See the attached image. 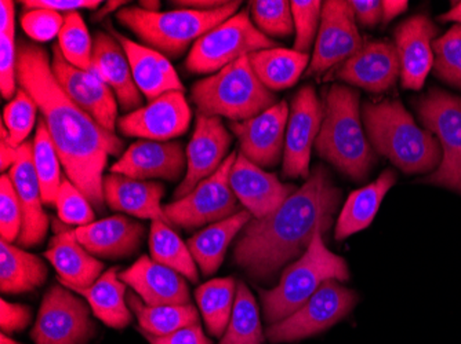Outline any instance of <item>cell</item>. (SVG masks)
<instances>
[{
  "label": "cell",
  "instance_id": "obj_1",
  "mask_svg": "<svg viewBox=\"0 0 461 344\" xmlns=\"http://www.w3.org/2000/svg\"><path fill=\"white\" fill-rule=\"evenodd\" d=\"M17 82L38 105L68 180L97 209H103V172L123 141L97 123L67 95L51 71L48 51L21 41Z\"/></svg>",
  "mask_w": 461,
  "mask_h": 344
},
{
  "label": "cell",
  "instance_id": "obj_2",
  "mask_svg": "<svg viewBox=\"0 0 461 344\" xmlns=\"http://www.w3.org/2000/svg\"><path fill=\"white\" fill-rule=\"evenodd\" d=\"M340 200L341 190L328 171L315 168L276 212L246 225L235 247V262L253 278L268 281L282 266L304 255L313 235L330 229Z\"/></svg>",
  "mask_w": 461,
  "mask_h": 344
},
{
  "label": "cell",
  "instance_id": "obj_3",
  "mask_svg": "<svg viewBox=\"0 0 461 344\" xmlns=\"http://www.w3.org/2000/svg\"><path fill=\"white\" fill-rule=\"evenodd\" d=\"M364 120L375 149L406 174H426L441 164L437 137L417 126L400 101L366 103Z\"/></svg>",
  "mask_w": 461,
  "mask_h": 344
},
{
  "label": "cell",
  "instance_id": "obj_4",
  "mask_svg": "<svg viewBox=\"0 0 461 344\" xmlns=\"http://www.w3.org/2000/svg\"><path fill=\"white\" fill-rule=\"evenodd\" d=\"M317 150L347 177L364 181L375 163V154L362 130L359 93L334 84L326 94L323 121Z\"/></svg>",
  "mask_w": 461,
  "mask_h": 344
},
{
  "label": "cell",
  "instance_id": "obj_5",
  "mask_svg": "<svg viewBox=\"0 0 461 344\" xmlns=\"http://www.w3.org/2000/svg\"><path fill=\"white\" fill-rule=\"evenodd\" d=\"M240 2H228L214 10L177 9L167 13H149L140 7H124L116 18L159 53L177 58L199 38L234 17Z\"/></svg>",
  "mask_w": 461,
  "mask_h": 344
},
{
  "label": "cell",
  "instance_id": "obj_6",
  "mask_svg": "<svg viewBox=\"0 0 461 344\" xmlns=\"http://www.w3.org/2000/svg\"><path fill=\"white\" fill-rule=\"evenodd\" d=\"M191 98L198 106L199 115L224 116L234 121L256 118L276 103V95L260 82L249 56L196 82Z\"/></svg>",
  "mask_w": 461,
  "mask_h": 344
},
{
  "label": "cell",
  "instance_id": "obj_7",
  "mask_svg": "<svg viewBox=\"0 0 461 344\" xmlns=\"http://www.w3.org/2000/svg\"><path fill=\"white\" fill-rule=\"evenodd\" d=\"M322 234L313 235L304 255L284 271L276 288L260 291L264 317L269 324H276L299 310L329 279L349 278L346 260L326 248Z\"/></svg>",
  "mask_w": 461,
  "mask_h": 344
},
{
  "label": "cell",
  "instance_id": "obj_8",
  "mask_svg": "<svg viewBox=\"0 0 461 344\" xmlns=\"http://www.w3.org/2000/svg\"><path fill=\"white\" fill-rule=\"evenodd\" d=\"M274 48L276 41L253 25L248 12H240L199 38L185 66L193 74H213L242 57Z\"/></svg>",
  "mask_w": 461,
  "mask_h": 344
},
{
  "label": "cell",
  "instance_id": "obj_9",
  "mask_svg": "<svg viewBox=\"0 0 461 344\" xmlns=\"http://www.w3.org/2000/svg\"><path fill=\"white\" fill-rule=\"evenodd\" d=\"M417 110L427 130L437 136L442 147L439 167L424 182L444 186L461 195V97L432 89Z\"/></svg>",
  "mask_w": 461,
  "mask_h": 344
},
{
  "label": "cell",
  "instance_id": "obj_10",
  "mask_svg": "<svg viewBox=\"0 0 461 344\" xmlns=\"http://www.w3.org/2000/svg\"><path fill=\"white\" fill-rule=\"evenodd\" d=\"M237 156V152H232L221 167L212 177L202 181L190 195L163 207L170 225L195 229L203 225L224 221L240 212L237 196L230 183V170Z\"/></svg>",
  "mask_w": 461,
  "mask_h": 344
},
{
  "label": "cell",
  "instance_id": "obj_11",
  "mask_svg": "<svg viewBox=\"0 0 461 344\" xmlns=\"http://www.w3.org/2000/svg\"><path fill=\"white\" fill-rule=\"evenodd\" d=\"M357 300L355 292L329 279L299 310L269 325L267 336L272 343H284L317 335L343 320L354 309Z\"/></svg>",
  "mask_w": 461,
  "mask_h": 344
},
{
  "label": "cell",
  "instance_id": "obj_12",
  "mask_svg": "<svg viewBox=\"0 0 461 344\" xmlns=\"http://www.w3.org/2000/svg\"><path fill=\"white\" fill-rule=\"evenodd\" d=\"M95 332L89 306L67 287L54 286L41 300L31 339L35 344H85Z\"/></svg>",
  "mask_w": 461,
  "mask_h": 344
},
{
  "label": "cell",
  "instance_id": "obj_13",
  "mask_svg": "<svg viewBox=\"0 0 461 344\" xmlns=\"http://www.w3.org/2000/svg\"><path fill=\"white\" fill-rule=\"evenodd\" d=\"M362 46L351 4L344 0L325 2L317 46L307 69L308 76H318L344 59L347 61Z\"/></svg>",
  "mask_w": 461,
  "mask_h": 344
},
{
  "label": "cell",
  "instance_id": "obj_14",
  "mask_svg": "<svg viewBox=\"0 0 461 344\" xmlns=\"http://www.w3.org/2000/svg\"><path fill=\"white\" fill-rule=\"evenodd\" d=\"M323 106L315 90L304 85L293 98L285 137L284 174L289 178H307L310 174L311 149L320 136Z\"/></svg>",
  "mask_w": 461,
  "mask_h": 344
},
{
  "label": "cell",
  "instance_id": "obj_15",
  "mask_svg": "<svg viewBox=\"0 0 461 344\" xmlns=\"http://www.w3.org/2000/svg\"><path fill=\"white\" fill-rule=\"evenodd\" d=\"M190 121V105L183 93L169 92L119 119L118 126L123 136L165 142L183 136Z\"/></svg>",
  "mask_w": 461,
  "mask_h": 344
},
{
  "label": "cell",
  "instance_id": "obj_16",
  "mask_svg": "<svg viewBox=\"0 0 461 344\" xmlns=\"http://www.w3.org/2000/svg\"><path fill=\"white\" fill-rule=\"evenodd\" d=\"M51 71L57 82L69 98L92 116L108 131H115L118 105L110 85L93 76L90 72L71 66L62 56L59 46H54Z\"/></svg>",
  "mask_w": 461,
  "mask_h": 344
},
{
  "label": "cell",
  "instance_id": "obj_17",
  "mask_svg": "<svg viewBox=\"0 0 461 344\" xmlns=\"http://www.w3.org/2000/svg\"><path fill=\"white\" fill-rule=\"evenodd\" d=\"M230 138L221 119L198 115L195 131L186 147V174L175 193L176 200L185 198L225 162Z\"/></svg>",
  "mask_w": 461,
  "mask_h": 344
},
{
  "label": "cell",
  "instance_id": "obj_18",
  "mask_svg": "<svg viewBox=\"0 0 461 344\" xmlns=\"http://www.w3.org/2000/svg\"><path fill=\"white\" fill-rule=\"evenodd\" d=\"M289 108L285 101L276 103L256 118L232 121L230 130L240 139L246 159L258 167L276 165L284 154Z\"/></svg>",
  "mask_w": 461,
  "mask_h": 344
},
{
  "label": "cell",
  "instance_id": "obj_19",
  "mask_svg": "<svg viewBox=\"0 0 461 344\" xmlns=\"http://www.w3.org/2000/svg\"><path fill=\"white\" fill-rule=\"evenodd\" d=\"M9 175L23 211V227L18 235V245L24 248L36 247L45 239L49 218L41 207L43 200L41 185L33 165V142H24L18 147L17 162L10 168Z\"/></svg>",
  "mask_w": 461,
  "mask_h": 344
},
{
  "label": "cell",
  "instance_id": "obj_20",
  "mask_svg": "<svg viewBox=\"0 0 461 344\" xmlns=\"http://www.w3.org/2000/svg\"><path fill=\"white\" fill-rule=\"evenodd\" d=\"M230 183L238 200L255 219L276 212L297 190L293 185H284L276 174L261 170L242 154H238L230 170Z\"/></svg>",
  "mask_w": 461,
  "mask_h": 344
},
{
  "label": "cell",
  "instance_id": "obj_21",
  "mask_svg": "<svg viewBox=\"0 0 461 344\" xmlns=\"http://www.w3.org/2000/svg\"><path fill=\"white\" fill-rule=\"evenodd\" d=\"M185 162V152L178 142L139 141L122 154L111 172L140 181H178Z\"/></svg>",
  "mask_w": 461,
  "mask_h": 344
},
{
  "label": "cell",
  "instance_id": "obj_22",
  "mask_svg": "<svg viewBox=\"0 0 461 344\" xmlns=\"http://www.w3.org/2000/svg\"><path fill=\"white\" fill-rule=\"evenodd\" d=\"M438 28L426 15H414L395 31L396 51L400 57L401 79L409 90H420L434 66L432 41Z\"/></svg>",
  "mask_w": 461,
  "mask_h": 344
},
{
  "label": "cell",
  "instance_id": "obj_23",
  "mask_svg": "<svg viewBox=\"0 0 461 344\" xmlns=\"http://www.w3.org/2000/svg\"><path fill=\"white\" fill-rule=\"evenodd\" d=\"M119 278L136 291L147 306H181L190 304V289L185 279L173 269L141 256Z\"/></svg>",
  "mask_w": 461,
  "mask_h": 344
},
{
  "label": "cell",
  "instance_id": "obj_24",
  "mask_svg": "<svg viewBox=\"0 0 461 344\" xmlns=\"http://www.w3.org/2000/svg\"><path fill=\"white\" fill-rule=\"evenodd\" d=\"M400 74V57L395 46L388 41H370L344 62L336 76L380 94L395 84Z\"/></svg>",
  "mask_w": 461,
  "mask_h": 344
},
{
  "label": "cell",
  "instance_id": "obj_25",
  "mask_svg": "<svg viewBox=\"0 0 461 344\" xmlns=\"http://www.w3.org/2000/svg\"><path fill=\"white\" fill-rule=\"evenodd\" d=\"M87 72L110 85L115 92L122 110L134 112L141 108V92L134 82L128 57L113 36L104 32H97L95 36L92 66Z\"/></svg>",
  "mask_w": 461,
  "mask_h": 344
},
{
  "label": "cell",
  "instance_id": "obj_26",
  "mask_svg": "<svg viewBox=\"0 0 461 344\" xmlns=\"http://www.w3.org/2000/svg\"><path fill=\"white\" fill-rule=\"evenodd\" d=\"M56 222V235L50 240L45 258L56 269L59 283L67 288H87L100 278L103 262L80 244L74 229Z\"/></svg>",
  "mask_w": 461,
  "mask_h": 344
},
{
  "label": "cell",
  "instance_id": "obj_27",
  "mask_svg": "<svg viewBox=\"0 0 461 344\" xmlns=\"http://www.w3.org/2000/svg\"><path fill=\"white\" fill-rule=\"evenodd\" d=\"M80 244L93 256L104 260H122L139 250L145 234L144 225L123 215L93 222L75 229Z\"/></svg>",
  "mask_w": 461,
  "mask_h": 344
},
{
  "label": "cell",
  "instance_id": "obj_28",
  "mask_svg": "<svg viewBox=\"0 0 461 344\" xmlns=\"http://www.w3.org/2000/svg\"><path fill=\"white\" fill-rule=\"evenodd\" d=\"M113 35L128 57L134 82L147 100L154 101L169 92L184 93L177 72L162 53L144 48L126 36L119 35L115 31H113Z\"/></svg>",
  "mask_w": 461,
  "mask_h": 344
},
{
  "label": "cell",
  "instance_id": "obj_29",
  "mask_svg": "<svg viewBox=\"0 0 461 344\" xmlns=\"http://www.w3.org/2000/svg\"><path fill=\"white\" fill-rule=\"evenodd\" d=\"M103 189L105 203L113 211L170 225L160 206V200L165 195V188L160 183L111 174L104 177Z\"/></svg>",
  "mask_w": 461,
  "mask_h": 344
},
{
  "label": "cell",
  "instance_id": "obj_30",
  "mask_svg": "<svg viewBox=\"0 0 461 344\" xmlns=\"http://www.w3.org/2000/svg\"><path fill=\"white\" fill-rule=\"evenodd\" d=\"M251 214L245 211L237 212L224 221L216 222L188 242V248L193 253L194 260L198 263L203 276L216 273L224 260L228 245L234 240L240 230L245 229L250 222Z\"/></svg>",
  "mask_w": 461,
  "mask_h": 344
},
{
  "label": "cell",
  "instance_id": "obj_31",
  "mask_svg": "<svg viewBox=\"0 0 461 344\" xmlns=\"http://www.w3.org/2000/svg\"><path fill=\"white\" fill-rule=\"evenodd\" d=\"M395 181L393 171H384L375 182L351 193L341 209L336 226V239L344 240L366 229Z\"/></svg>",
  "mask_w": 461,
  "mask_h": 344
},
{
  "label": "cell",
  "instance_id": "obj_32",
  "mask_svg": "<svg viewBox=\"0 0 461 344\" xmlns=\"http://www.w3.org/2000/svg\"><path fill=\"white\" fill-rule=\"evenodd\" d=\"M87 300L93 314L108 327L122 330L131 322V313L126 304V287L119 278L118 268L105 271L87 288H69Z\"/></svg>",
  "mask_w": 461,
  "mask_h": 344
},
{
  "label": "cell",
  "instance_id": "obj_33",
  "mask_svg": "<svg viewBox=\"0 0 461 344\" xmlns=\"http://www.w3.org/2000/svg\"><path fill=\"white\" fill-rule=\"evenodd\" d=\"M48 278V268L39 256L25 252L10 243H0V289L4 294H23L41 287Z\"/></svg>",
  "mask_w": 461,
  "mask_h": 344
},
{
  "label": "cell",
  "instance_id": "obj_34",
  "mask_svg": "<svg viewBox=\"0 0 461 344\" xmlns=\"http://www.w3.org/2000/svg\"><path fill=\"white\" fill-rule=\"evenodd\" d=\"M308 54L287 49H268L249 56L251 68L267 89H289L308 66Z\"/></svg>",
  "mask_w": 461,
  "mask_h": 344
},
{
  "label": "cell",
  "instance_id": "obj_35",
  "mask_svg": "<svg viewBox=\"0 0 461 344\" xmlns=\"http://www.w3.org/2000/svg\"><path fill=\"white\" fill-rule=\"evenodd\" d=\"M195 296L211 335L217 338L224 335L237 296V284L234 278L227 277L212 279L196 289Z\"/></svg>",
  "mask_w": 461,
  "mask_h": 344
},
{
  "label": "cell",
  "instance_id": "obj_36",
  "mask_svg": "<svg viewBox=\"0 0 461 344\" xmlns=\"http://www.w3.org/2000/svg\"><path fill=\"white\" fill-rule=\"evenodd\" d=\"M129 307L136 314L140 328L151 335L163 336L199 324V313L193 304L147 306L134 294L128 296Z\"/></svg>",
  "mask_w": 461,
  "mask_h": 344
},
{
  "label": "cell",
  "instance_id": "obj_37",
  "mask_svg": "<svg viewBox=\"0 0 461 344\" xmlns=\"http://www.w3.org/2000/svg\"><path fill=\"white\" fill-rule=\"evenodd\" d=\"M149 251L155 262L173 269L193 283L198 281V269L193 253L188 245L184 244L183 240L170 229L169 224L152 221Z\"/></svg>",
  "mask_w": 461,
  "mask_h": 344
},
{
  "label": "cell",
  "instance_id": "obj_38",
  "mask_svg": "<svg viewBox=\"0 0 461 344\" xmlns=\"http://www.w3.org/2000/svg\"><path fill=\"white\" fill-rule=\"evenodd\" d=\"M263 341L258 302L246 284L240 283L230 325L220 344H263Z\"/></svg>",
  "mask_w": 461,
  "mask_h": 344
},
{
  "label": "cell",
  "instance_id": "obj_39",
  "mask_svg": "<svg viewBox=\"0 0 461 344\" xmlns=\"http://www.w3.org/2000/svg\"><path fill=\"white\" fill-rule=\"evenodd\" d=\"M59 163L61 162L51 141L48 126L43 118H41L33 138V165L41 185V200L46 206L56 204L57 193L62 182Z\"/></svg>",
  "mask_w": 461,
  "mask_h": 344
},
{
  "label": "cell",
  "instance_id": "obj_40",
  "mask_svg": "<svg viewBox=\"0 0 461 344\" xmlns=\"http://www.w3.org/2000/svg\"><path fill=\"white\" fill-rule=\"evenodd\" d=\"M59 48L71 66L83 71L92 66L93 40L79 13H68L59 35Z\"/></svg>",
  "mask_w": 461,
  "mask_h": 344
},
{
  "label": "cell",
  "instance_id": "obj_41",
  "mask_svg": "<svg viewBox=\"0 0 461 344\" xmlns=\"http://www.w3.org/2000/svg\"><path fill=\"white\" fill-rule=\"evenodd\" d=\"M435 75L461 89V25L456 24L432 41Z\"/></svg>",
  "mask_w": 461,
  "mask_h": 344
},
{
  "label": "cell",
  "instance_id": "obj_42",
  "mask_svg": "<svg viewBox=\"0 0 461 344\" xmlns=\"http://www.w3.org/2000/svg\"><path fill=\"white\" fill-rule=\"evenodd\" d=\"M38 105L25 90H18L15 97L7 103L4 112V124L9 131V144L20 147L35 126Z\"/></svg>",
  "mask_w": 461,
  "mask_h": 344
},
{
  "label": "cell",
  "instance_id": "obj_43",
  "mask_svg": "<svg viewBox=\"0 0 461 344\" xmlns=\"http://www.w3.org/2000/svg\"><path fill=\"white\" fill-rule=\"evenodd\" d=\"M251 12L256 24L267 36L287 38L292 35L293 15L290 2L286 0H256L251 2Z\"/></svg>",
  "mask_w": 461,
  "mask_h": 344
},
{
  "label": "cell",
  "instance_id": "obj_44",
  "mask_svg": "<svg viewBox=\"0 0 461 344\" xmlns=\"http://www.w3.org/2000/svg\"><path fill=\"white\" fill-rule=\"evenodd\" d=\"M56 207L62 224L80 227L93 224L95 219L90 201L69 180H62L57 193Z\"/></svg>",
  "mask_w": 461,
  "mask_h": 344
},
{
  "label": "cell",
  "instance_id": "obj_45",
  "mask_svg": "<svg viewBox=\"0 0 461 344\" xmlns=\"http://www.w3.org/2000/svg\"><path fill=\"white\" fill-rule=\"evenodd\" d=\"M292 6L293 24L296 28V40H294V49L293 50L299 53L308 54L313 39L317 35L318 22L322 17V2L317 0H294L290 2Z\"/></svg>",
  "mask_w": 461,
  "mask_h": 344
},
{
  "label": "cell",
  "instance_id": "obj_46",
  "mask_svg": "<svg viewBox=\"0 0 461 344\" xmlns=\"http://www.w3.org/2000/svg\"><path fill=\"white\" fill-rule=\"evenodd\" d=\"M23 227V211L10 175L0 178V234L6 243L14 242Z\"/></svg>",
  "mask_w": 461,
  "mask_h": 344
},
{
  "label": "cell",
  "instance_id": "obj_47",
  "mask_svg": "<svg viewBox=\"0 0 461 344\" xmlns=\"http://www.w3.org/2000/svg\"><path fill=\"white\" fill-rule=\"evenodd\" d=\"M66 17L53 10L32 9L21 17V27L36 41H49L61 32Z\"/></svg>",
  "mask_w": 461,
  "mask_h": 344
},
{
  "label": "cell",
  "instance_id": "obj_48",
  "mask_svg": "<svg viewBox=\"0 0 461 344\" xmlns=\"http://www.w3.org/2000/svg\"><path fill=\"white\" fill-rule=\"evenodd\" d=\"M0 89L2 97L10 100L15 92L17 83V49L14 43V28L0 33Z\"/></svg>",
  "mask_w": 461,
  "mask_h": 344
},
{
  "label": "cell",
  "instance_id": "obj_49",
  "mask_svg": "<svg viewBox=\"0 0 461 344\" xmlns=\"http://www.w3.org/2000/svg\"><path fill=\"white\" fill-rule=\"evenodd\" d=\"M31 317L32 312L30 307L0 300V328L4 333L24 330L30 324Z\"/></svg>",
  "mask_w": 461,
  "mask_h": 344
},
{
  "label": "cell",
  "instance_id": "obj_50",
  "mask_svg": "<svg viewBox=\"0 0 461 344\" xmlns=\"http://www.w3.org/2000/svg\"><path fill=\"white\" fill-rule=\"evenodd\" d=\"M140 332L149 344H212L211 339L206 338L199 324L188 325L183 330L163 336L151 335L144 331Z\"/></svg>",
  "mask_w": 461,
  "mask_h": 344
},
{
  "label": "cell",
  "instance_id": "obj_51",
  "mask_svg": "<svg viewBox=\"0 0 461 344\" xmlns=\"http://www.w3.org/2000/svg\"><path fill=\"white\" fill-rule=\"evenodd\" d=\"M27 9H46L53 12L74 13L79 9H97L98 0H24L21 2Z\"/></svg>",
  "mask_w": 461,
  "mask_h": 344
},
{
  "label": "cell",
  "instance_id": "obj_52",
  "mask_svg": "<svg viewBox=\"0 0 461 344\" xmlns=\"http://www.w3.org/2000/svg\"><path fill=\"white\" fill-rule=\"evenodd\" d=\"M349 4L355 18L364 27L375 28L383 21V4L379 0H352Z\"/></svg>",
  "mask_w": 461,
  "mask_h": 344
},
{
  "label": "cell",
  "instance_id": "obj_53",
  "mask_svg": "<svg viewBox=\"0 0 461 344\" xmlns=\"http://www.w3.org/2000/svg\"><path fill=\"white\" fill-rule=\"evenodd\" d=\"M228 2H217V0H176L172 2L173 6L180 9L191 10H214L225 6Z\"/></svg>",
  "mask_w": 461,
  "mask_h": 344
},
{
  "label": "cell",
  "instance_id": "obj_54",
  "mask_svg": "<svg viewBox=\"0 0 461 344\" xmlns=\"http://www.w3.org/2000/svg\"><path fill=\"white\" fill-rule=\"evenodd\" d=\"M383 4V22H390L396 15L402 14L408 9V2L405 0H385Z\"/></svg>",
  "mask_w": 461,
  "mask_h": 344
},
{
  "label": "cell",
  "instance_id": "obj_55",
  "mask_svg": "<svg viewBox=\"0 0 461 344\" xmlns=\"http://www.w3.org/2000/svg\"><path fill=\"white\" fill-rule=\"evenodd\" d=\"M18 147H13L9 142L0 141V168L9 170L17 162Z\"/></svg>",
  "mask_w": 461,
  "mask_h": 344
},
{
  "label": "cell",
  "instance_id": "obj_56",
  "mask_svg": "<svg viewBox=\"0 0 461 344\" xmlns=\"http://www.w3.org/2000/svg\"><path fill=\"white\" fill-rule=\"evenodd\" d=\"M14 28V4L4 0L0 4V30L2 32Z\"/></svg>",
  "mask_w": 461,
  "mask_h": 344
},
{
  "label": "cell",
  "instance_id": "obj_57",
  "mask_svg": "<svg viewBox=\"0 0 461 344\" xmlns=\"http://www.w3.org/2000/svg\"><path fill=\"white\" fill-rule=\"evenodd\" d=\"M123 4H126V2H119V0H111V2H108V4H105L103 7H101L100 12L95 13V17H93V20H103V18L105 17V15L110 14V13L115 12V10H118L119 7L123 6Z\"/></svg>",
  "mask_w": 461,
  "mask_h": 344
},
{
  "label": "cell",
  "instance_id": "obj_58",
  "mask_svg": "<svg viewBox=\"0 0 461 344\" xmlns=\"http://www.w3.org/2000/svg\"><path fill=\"white\" fill-rule=\"evenodd\" d=\"M439 20H441L442 22H450V21H456L458 25H461V2H458V4H456L452 10H449V12L442 14L441 17H439Z\"/></svg>",
  "mask_w": 461,
  "mask_h": 344
},
{
  "label": "cell",
  "instance_id": "obj_59",
  "mask_svg": "<svg viewBox=\"0 0 461 344\" xmlns=\"http://www.w3.org/2000/svg\"><path fill=\"white\" fill-rule=\"evenodd\" d=\"M140 9L149 13H159L160 4L158 2V0H155V2H149V0H142V2H140Z\"/></svg>",
  "mask_w": 461,
  "mask_h": 344
},
{
  "label": "cell",
  "instance_id": "obj_60",
  "mask_svg": "<svg viewBox=\"0 0 461 344\" xmlns=\"http://www.w3.org/2000/svg\"><path fill=\"white\" fill-rule=\"evenodd\" d=\"M0 344H21L18 341L13 340L12 338L6 335V333H2L0 335Z\"/></svg>",
  "mask_w": 461,
  "mask_h": 344
}]
</instances>
